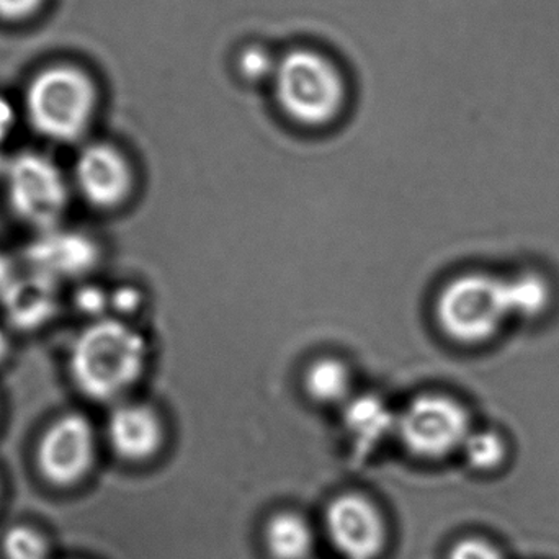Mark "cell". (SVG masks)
Masks as SVG:
<instances>
[{"instance_id":"obj_6","label":"cell","mask_w":559,"mask_h":559,"mask_svg":"<svg viewBox=\"0 0 559 559\" xmlns=\"http://www.w3.org/2000/svg\"><path fill=\"white\" fill-rule=\"evenodd\" d=\"M397 432L414 455L440 459L468 439L469 417L459 401L443 394H424L397 416Z\"/></svg>"},{"instance_id":"obj_7","label":"cell","mask_w":559,"mask_h":559,"mask_svg":"<svg viewBox=\"0 0 559 559\" xmlns=\"http://www.w3.org/2000/svg\"><path fill=\"white\" fill-rule=\"evenodd\" d=\"M97 439L91 420L75 411L62 414L49 424L39 440V472L52 485H72L91 469Z\"/></svg>"},{"instance_id":"obj_25","label":"cell","mask_w":559,"mask_h":559,"mask_svg":"<svg viewBox=\"0 0 559 559\" xmlns=\"http://www.w3.org/2000/svg\"><path fill=\"white\" fill-rule=\"evenodd\" d=\"M7 163H9V159L0 153V177H3V174H5Z\"/></svg>"},{"instance_id":"obj_16","label":"cell","mask_w":559,"mask_h":559,"mask_svg":"<svg viewBox=\"0 0 559 559\" xmlns=\"http://www.w3.org/2000/svg\"><path fill=\"white\" fill-rule=\"evenodd\" d=\"M469 465L478 469H492L501 465L506 456L504 440L492 430L469 432L462 447Z\"/></svg>"},{"instance_id":"obj_18","label":"cell","mask_w":559,"mask_h":559,"mask_svg":"<svg viewBox=\"0 0 559 559\" xmlns=\"http://www.w3.org/2000/svg\"><path fill=\"white\" fill-rule=\"evenodd\" d=\"M3 551L9 559H46V544L35 531L15 527L3 538Z\"/></svg>"},{"instance_id":"obj_1","label":"cell","mask_w":559,"mask_h":559,"mask_svg":"<svg viewBox=\"0 0 559 559\" xmlns=\"http://www.w3.org/2000/svg\"><path fill=\"white\" fill-rule=\"evenodd\" d=\"M146 361V338L115 316L88 321L69 347L72 383L98 403L121 400L140 380Z\"/></svg>"},{"instance_id":"obj_12","label":"cell","mask_w":559,"mask_h":559,"mask_svg":"<svg viewBox=\"0 0 559 559\" xmlns=\"http://www.w3.org/2000/svg\"><path fill=\"white\" fill-rule=\"evenodd\" d=\"M344 426L361 449L374 447L397 427V416L377 394H361L345 403Z\"/></svg>"},{"instance_id":"obj_2","label":"cell","mask_w":559,"mask_h":559,"mask_svg":"<svg viewBox=\"0 0 559 559\" xmlns=\"http://www.w3.org/2000/svg\"><path fill=\"white\" fill-rule=\"evenodd\" d=\"M271 85L280 110L301 127L332 123L347 102L344 72L331 56L314 48L283 52Z\"/></svg>"},{"instance_id":"obj_15","label":"cell","mask_w":559,"mask_h":559,"mask_svg":"<svg viewBox=\"0 0 559 559\" xmlns=\"http://www.w3.org/2000/svg\"><path fill=\"white\" fill-rule=\"evenodd\" d=\"M550 298V285L540 275L522 274L506 280V299L511 316L535 318L547 309Z\"/></svg>"},{"instance_id":"obj_17","label":"cell","mask_w":559,"mask_h":559,"mask_svg":"<svg viewBox=\"0 0 559 559\" xmlns=\"http://www.w3.org/2000/svg\"><path fill=\"white\" fill-rule=\"evenodd\" d=\"M278 58L280 56H275L267 46L248 45L242 48L236 66L242 81L249 84H267L274 78Z\"/></svg>"},{"instance_id":"obj_9","label":"cell","mask_w":559,"mask_h":559,"mask_svg":"<svg viewBox=\"0 0 559 559\" xmlns=\"http://www.w3.org/2000/svg\"><path fill=\"white\" fill-rule=\"evenodd\" d=\"M329 535L348 559H373L384 542V527L370 502L358 496H342L328 511Z\"/></svg>"},{"instance_id":"obj_24","label":"cell","mask_w":559,"mask_h":559,"mask_svg":"<svg viewBox=\"0 0 559 559\" xmlns=\"http://www.w3.org/2000/svg\"><path fill=\"white\" fill-rule=\"evenodd\" d=\"M10 350L9 335L0 329V361L5 360L7 355Z\"/></svg>"},{"instance_id":"obj_21","label":"cell","mask_w":559,"mask_h":559,"mask_svg":"<svg viewBox=\"0 0 559 559\" xmlns=\"http://www.w3.org/2000/svg\"><path fill=\"white\" fill-rule=\"evenodd\" d=\"M45 0H0V19L20 22L35 15Z\"/></svg>"},{"instance_id":"obj_4","label":"cell","mask_w":559,"mask_h":559,"mask_svg":"<svg viewBox=\"0 0 559 559\" xmlns=\"http://www.w3.org/2000/svg\"><path fill=\"white\" fill-rule=\"evenodd\" d=\"M7 202L16 218L45 233L58 228L71 202V179L61 167L36 151L10 157L5 174Z\"/></svg>"},{"instance_id":"obj_11","label":"cell","mask_w":559,"mask_h":559,"mask_svg":"<svg viewBox=\"0 0 559 559\" xmlns=\"http://www.w3.org/2000/svg\"><path fill=\"white\" fill-rule=\"evenodd\" d=\"M36 272L43 277H75L94 267L98 249L87 236L61 231V228L43 233L29 251Z\"/></svg>"},{"instance_id":"obj_5","label":"cell","mask_w":559,"mask_h":559,"mask_svg":"<svg viewBox=\"0 0 559 559\" xmlns=\"http://www.w3.org/2000/svg\"><path fill=\"white\" fill-rule=\"evenodd\" d=\"M437 321L453 341L479 344L504 324L509 314L506 280L466 274L447 283L437 298Z\"/></svg>"},{"instance_id":"obj_23","label":"cell","mask_w":559,"mask_h":559,"mask_svg":"<svg viewBox=\"0 0 559 559\" xmlns=\"http://www.w3.org/2000/svg\"><path fill=\"white\" fill-rule=\"evenodd\" d=\"M16 123V111L10 100L0 95V144L9 140Z\"/></svg>"},{"instance_id":"obj_20","label":"cell","mask_w":559,"mask_h":559,"mask_svg":"<svg viewBox=\"0 0 559 559\" xmlns=\"http://www.w3.org/2000/svg\"><path fill=\"white\" fill-rule=\"evenodd\" d=\"M450 559H502L501 554L483 540H463L453 548Z\"/></svg>"},{"instance_id":"obj_19","label":"cell","mask_w":559,"mask_h":559,"mask_svg":"<svg viewBox=\"0 0 559 559\" xmlns=\"http://www.w3.org/2000/svg\"><path fill=\"white\" fill-rule=\"evenodd\" d=\"M75 302H78V309L85 312L91 321L107 318L105 311L110 308V293L104 292L98 286H82L75 295Z\"/></svg>"},{"instance_id":"obj_8","label":"cell","mask_w":559,"mask_h":559,"mask_svg":"<svg viewBox=\"0 0 559 559\" xmlns=\"http://www.w3.org/2000/svg\"><path fill=\"white\" fill-rule=\"evenodd\" d=\"M79 195L98 210H114L127 202L133 190L130 160L114 144L91 143L79 151L71 177Z\"/></svg>"},{"instance_id":"obj_13","label":"cell","mask_w":559,"mask_h":559,"mask_svg":"<svg viewBox=\"0 0 559 559\" xmlns=\"http://www.w3.org/2000/svg\"><path fill=\"white\" fill-rule=\"evenodd\" d=\"M305 388L309 397L318 403H347L350 400V371L347 365L337 358H319L306 370Z\"/></svg>"},{"instance_id":"obj_10","label":"cell","mask_w":559,"mask_h":559,"mask_svg":"<svg viewBox=\"0 0 559 559\" xmlns=\"http://www.w3.org/2000/svg\"><path fill=\"white\" fill-rule=\"evenodd\" d=\"M107 439L121 459L141 462L163 443V424L153 407L141 403H118L107 420Z\"/></svg>"},{"instance_id":"obj_3","label":"cell","mask_w":559,"mask_h":559,"mask_svg":"<svg viewBox=\"0 0 559 559\" xmlns=\"http://www.w3.org/2000/svg\"><path fill=\"white\" fill-rule=\"evenodd\" d=\"M97 100L94 82L85 72L72 66H55L29 82L26 118L46 140L72 143L87 133Z\"/></svg>"},{"instance_id":"obj_22","label":"cell","mask_w":559,"mask_h":559,"mask_svg":"<svg viewBox=\"0 0 559 559\" xmlns=\"http://www.w3.org/2000/svg\"><path fill=\"white\" fill-rule=\"evenodd\" d=\"M141 306V293L133 286H120L110 293V309H114L118 316L115 318L123 319V316L138 311Z\"/></svg>"},{"instance_id":"obj_14","label":"cell","mask_w":559,"mask_h":559,"mask_svg":"<svg viewBox=\"0 0 559 559\" xmlns=\"http://www.w3.org/2000/svg\"><path fill=\"white\" fill-rule=\"evenodd\" d=\"M267 544L277 559H305L311 551L312 535L301 518L282 514L269 525Z\"/></svg>"}]
</instances>
